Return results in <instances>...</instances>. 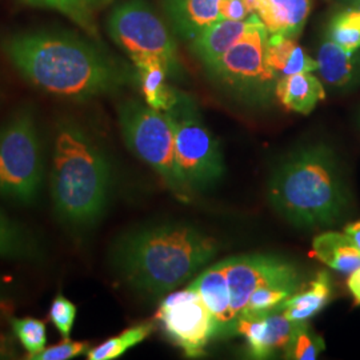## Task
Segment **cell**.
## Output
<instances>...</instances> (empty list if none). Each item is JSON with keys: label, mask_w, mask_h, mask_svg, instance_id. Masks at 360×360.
I'll list each match as a JSON object with an SVG mask.
<instances>
[{"label": "cell", "mask_w": 360, "mask_h": 360, "mask_svg": "<svg viewBox=\"0 0 360 360\" xmlns=\"http://www.w3.org/2000/svg\"><path fill=\"white\" fill-rule=\"evenodd\" d=\"M10 295H11L10 285L7 284L6 281H3V279L0 278V304L7 303L8 299H10Z\"/></svg>", "instance_id": "38"}, {"label": "cell", "mask_w": 360, "mask_h": 360, "mask_svg": "<svg viewBox=\"0 0 360 360\" xmlns=\"http://www.w3.org/2000/svg\"><path fill=\"white\" fill-rule=\"evenodd\" d=\"M311 0H270V11L262 19L270 35L296 39L307 23Z\"/></svg>", "instance_id": "22"}, {"label": "cell", "mask_w": 360, "mask_h": 360, "mask_svg": "<svg viewBox=\"0 0 360 360\" xmlns=\"http://www.w3.org/2000/svg\"><path fill=\"white\" fill-rule=\"evenodd\" d=\"M220 0H165V11L175 34L193 40L219 19Z\"/></svg>", "instance_id": "13"}, {"label": "cell", "mask_w": 360, "mask_h": 360, "mask_svg": "<svg viewBox=\"0 0 360 360\" xmlns=\"http://www.w3.org/2000/svg\"><path fill=\"white\" fill-rule=\"evenodd\" d=\"M316 63L323 82L334 89L349 87L360 77V59L356 52L347 51L330 39L323 40Z\"/></svg>", "instance_id": "17"}, {"label": "cell", "mask_w": 360, "mask_h": 360, "mask_svg": "<svg viewBox=\"0 0 360 360\" xmlns=\"http://www.w3.org/2000/svg\"><path fill=\"white\" fill-rule=\"evenodd\" d=\"M18 358V349L15 347L13 338L8 335L0 334V360Z\"/></svg>", "instance_id": "34"}, {"label": "cell", "mask_w": 360, "mask_h": 360, "mask_svg": "<svg viewBox=\"0 0 360 360\" xmlns=\"http://www.w3.org/2000/svg\"><path fill=\"white\" fill-rule=\"evenodd\" d=\"M227 282L231 296V309L238 319L248 303L251 294L267 285L300 288V274L295 266L272 255H242L224 260Z\"/></svg>", "instance_id": "11"}, {"label": "cell", "mask_w": 360, "mask_h": 360, "mask_svg": "<svg viewBox=\"0 0 360 360\" xmlns=\"http://www.w3.org/2000/svg\"><path fill=\"white\" fill-rule=\"evenodd\" d=\"M345 233L349 238V240L359 250L360 252V220L352 221L346 226Z\"/></svg>", "instance_id": "37"}, {"label": "cell", "mask_w": 360, "mask_h": 360, "mask_svg": "<svg viewBox=\"0 0 360 360\" xmlns=\"http://www.w3.org/2000/svg\"><path fill=\"white\" fill-rule=\"evenodd\" d=\"M347 287L355 300V304L360 306V267L351 272L347 281Z\"/></svg>", "instance_id": "36"}, {"label": "cell", "mask_w": 360, "mask_h": 360, "mask_svg": "<svg viewBox=\"0 0 360 360\" xmlns=\"http://www.w3.org/2000/svg\"><path fill=\"white\" fill-rule=\"evenodd\" d=\"M297 290L283 285H267L255 290L247 303L243 314H263L281 306L287 297L292 295Z\"/></svg>", "instance_id": "30"}, {"label": "cell", "mask_w": 360, "mask_h": 360, "mask_svg": "<svg viewBox=\"0 0 360 360\" xmlns=\"http://www.w3.org/2000/svg\"><path fill=\"white\" fill-rule=\"evenodd\" d=\"M77 304L62 292L56 294L52 299L49 309V319L60 334L62 339H70V335L77 322Z\"/></svg>", "instance_id": "31"}, {"label": "cell", "mask_w": 360, "mask_h": 360, "mask_svg": "<svg viewBox=\"0 0 360 360\" xmlns=\"http://www.w3.org/2000/svg\"><path fill=\"white\" fill-rule=\"evenodd\" d=\"M312 257H318L327 267L343 274H351L360 267L359 250L343 232H323L314 239Z\"/></svg>", "instance_id": "21"}, {"label": "cell", "mask_w": 360, "mask_h": 360, "mask_svg": "<svg viewBox=\"0 0 360 360\" xmlns=\"http://www.w3.org/2000/svg\"><path fill=\"white\" fill-rule=\"evenodd\" d=\"M44 183V154L34 110L26 105L0 127V196L18 205L38 200Z\"/></svg>", "instance_id": "5"}, {"label": "cell", "mask_w": 360, "mask_h": 360, "mask_svg": "<svg viewBox=\"0 0 360 360\" xmlns=\"http://www.w3.org/2000/svg\"><path fill=\"white\" fill-rule=\"evenodd\" d=\"M250 13H255L262 20L270 11V0H243Z\"/></svg>", "instance_id": "35"}, {"label": "cell", "mask_w": 360, "mask_h": 360, "mask_svg": "<svg viewBox=\"0 0 360 360\" xmlns=\"http://www.w3.org/2000/svg\"><path fill=\"white\" fill-rule=\"evenodd\" d=\"M333 294L331 276L326 271H319L312 281L306 285H300L296 292L287 297L281 307L288 321L309 322L331 302Z\"/></svg>", "instance_id": "15"}, {"label": "cell", "mask_w": 360, "mask_h": 360, "mask_svg": "<svg viewBox=\"0 0 360 360\" xmlns=\"http://www.w3.org/2000/svg\"><path fill=\"white\" fill-rule=\"evenodd\" d=\"M112 171L101 143L74 117L53 131L50 193L55 217L71 231L94 227L108 207Z\"/></svg>", "instance_id": "3"}, {"label": "cell", "mask_w": 360, "mask_h": 360, "mask_svg": "<svg viewBox=\"0 0 360 360\" xmlns=\"http://www.w3.org/2000/svg\"><path fill=\"white\" fill-rule=\"evenodd\" d=\"M266 62L276 77H288L318 70L315 59L309 58L296 39L284 35H270L266 50Z\"/></svg>", "instance_id": "19"}, {"label": "cell", "mask_w": 360, "mask_h": 360, "mask_svg": "<svg viewBox=\"0 0 360 360\" xmlns=\"http://www.w3.org/2000/svg\"><path fill=\"white\" fill-rule=\"evenodd\" d=\"M44 257L38 238L0 210V259L41 262Z\"/></svg>", "instance_id": "20"}, {"label": "cell", "mask_w": 360, "mask_h": 360, "mask_svg": "<svg viewBox=\"0 0 360 360\" xmlns=\"http://www.w3.org/2000/svg\"><path fill=\"white\" fill-rule=\"evenodd\" d=\"M251 23L252 15L242 22L218 20L205 28L196 38L191 40L193 51L202 60V63L210 68L243 37Z\"/></svg>", "instance_id": "16"}, {"label": "cell", "mask_w": 360, "mask_h": 360, "mask_svg": "<svg viewBox=\"0 0 360 360\" xmlns=\"http://www.w3.org/2000/svg\"><path fill=\"white\" fill-rule=\"evenodd\" d=\"M218 252L214 238L181 223H158L120 235L110 262L117 278L146 295L167 294Z\"/></svg>", "instance_id": "2"}, {"label": "cell", "mask_w": 360, "mask_h": 360, "mask_svg": "<svg viewBox=\"0 0 360 360\" xmlns=\"http://www.w3.org/2000/svg\"><path fill=\"white\" fill-rule=\"evenodd\" d=\"M119 124L131 153L153 168L175 196L187 202L191 191L176 163L174 129L167 114L129 101L119 107Z\"/></svg>", "instance_id": "6"}, {"label": "cell", "mask_w": 360, "mask_h": 360, "mask_svg": "<svg viewBox=\"0 0 360 360\" xmlns=\"http://www.w3.org/2000/svg\"><path fill=\"white\" fill-rule=\"evenodd\" d=\"M295 323L288 321L281 306L266 312V336H264V358L274 355L276 351L287 347Z\"/></svg>", "instance_id": "28"}, {"label": "cell", "mask_w": 360, "mask_h": 360, "mask_svg": "<svg viewBox=\"0 0 360 360\" xmlns=\"http://www.w3.org/2000/svg\"><path fill=\"white\" fill-rule=\"evenodd\" d=\"M0 49L19 75L58 98L86 102L112 94L129 71L86 39L65 32L34 31L10 35Z\"/></svg>", "instance_id": "1"}, {"label": "cell", "mask_w": 360, "mask_h": 360, "mask_svg": "<svg viewBox=\"0 0 360 360\" xmlns=\"http://www.w3.org/2000/svg\"><path fill=\"white\" fill-rule=\"evenodd\" d=\"M3 304H4V303H3ZM3 304H0V316H1L4 312H7V309H4Z\"/></svg>", "instance_id": "39"}, {"label": "cell", "mask_w": 360, "mask_h": 360, "mask_svg": "<svg viewBox=\"0 0 360 360\" xmlns=\"http://www.w3.org/2000/svg\"><path fill=\"white\" fill-rule=\"evenodd\" d=\"M136 68L141 90L146 104L166 112L178 101L179 91L169 87L167 77L171 70L165 60L156 56H144L132 60Z\"/></svg>", "instance_id": "14"}, {"label": "cell", "mask_w": 360, "mask_h": 360, "mask_svg": "<svg viewBox=\"0 0 360 360\" xmlns=\"http://www.w3.org/2000/svg\"><path fill=\"white\" fill-rule=\"evenodd\" d=\"M275 94L287 110L303 115L309 114L326 98L322 82L312 72L281 77L276 82Z\"/></svg>", "instance_id": "18"}, {"label": "cell", "mask_w": 360, "mask_h": 360, "mask_svg": "<svg viewBox=\"0 0 360 360\" xmlns=\"http://www.w3.org/2000/svg\"><path fill=\"white\" fill-rule=\"evenodd\" d=\"M269 30L252 13V23L215 65L207 68L215 80L245 96L269 94L276 75L266 62Z\"/></svg>", "instance_id": "9"}, {"label": "cell", "mask_w": 360, "mask_h": 360, "mask_svg": "<svg viewBox=\"0 0 360 360\" xmlns=\"http://www.w3.org/2000/svg\"><path fill=\"white\" fill-rule=\"evenodd\" d=\"M30 6L62 13L91 37L98 35L96 18L114 0H22Z\"/></svg>", "instance_id": "23"}, {"label": "cell", "mask_w": 360, "mask_h": 360, "mask_svg": "<svg viewBox=\"0 0 360 360\" xmlns=\"http://www.w3.org/2000/svg\"><path fill=\"white\" fill-rule=\"evenodd\" d=\"M235 334L245 336L248 345V354L255 359L264 358V336H266V312L242 314L236 319Z\"/></svg>", "instance_id": "29"}, {"label": "cell", "mask_w": 360, "mask_h": 360, "mask_svg": "<svg viewBox=\"0 0 360 360\" xmlns=\"http://www.w3.org/2000/svg\"><path fill=\"white\" fill-rule=\"evenodd\" d=\"M156 319L174 345L188 358L202 356L211 339L218 336V324L191 287L168 294L156 311Z\"/></svg>", "instance_id": "10"}, {"label": "cell", "mask_w": 360, "mask_h": 360, "mask_svg": "<svg viewBox=\"0 0 360 360\" xmlns=\"http://www.w3.org/2000/svg\"><path fill=\"white\" fill-rule=\"evenodd\" d=\"M154 331V324L141 323L129 327L117 336H114L87 352L89 360H114L124 355L129 349L144 342Z\"/></svg>", "instance_id": "24"}, {"label": "cell", "mask_w": 360, "mask_h": 360, "mask_svg": "<svg viewBox=\"0 0 360 360\" xmlns=\"http://www.w3.org/2000/svg\"><path fill=\"white\" fill-rule=\"evenodd\" d=\"M166 114L174 129L176 163L190 191L214 184L224 172L223 156L193 99L179 92Z\"/></svg>", "instance_id": "7"}, {"label": "cell", "mask_w": 360, "mask_h": 360, "mask_svg": "<svg viewBox=\"0 0 360 360\" xmlns=\"http://www.w3.org/2000/svg\"><path fill=\"white\" fill-rule=\"evenodd\" d=\"M108 34L131 60L156 56L167 63L171 72L176 68L178 50L168 27L144 0L119 3L107 22Z\"/></svg>", "instance_id": "8"}, {"label": "cell", "mask_w": 360, "mask_h": 360, "mask_svg": "<svg viewBox=\"0 0 360 360\" xmlns=\"http://www.w3.org/2000/svg\"><path fill=\"white\" fill-rule=\"evenodd\" d=\"M90 349V343L83 340H70L63 339L60 343L46 347L37 356L31 360H70L79 358L82 355H87Z\"/></svg>", "instance_id": "32"}, {"label": "cell", "mask_w": 360, "mask_h": 360, "mask_svg": "<svg viewBox=\"0 0 360 360\" xmlns=\"http://www.w3.org/2000/svg\"><path fill=\"white\" fill-rule=\"evenodd\" d=\"M326 38L349 52L360 49V10H347L335 15Z\"/></svg>", "instance_id": "26"}, {"label": "cell", "mask_w": 360, "mask_h": 360, "mask_svg": "<svg viewBox=\"0 0 360 360\" xmlns=\"http://www.w3.org/2000/svg\"><path fill=\"white\" fill-rule=\"evenodd\" d=\"M250 18V13L243 0H220L219 1V19L242 22Z\"/></svg>", "instance_id": "33"}, {"label": "cell", "mask_w": 360, "mask_h": 360, "mask_svg": "<svg viewBox=\"0 0 360 360\" xmlns=\"http://www.w3.org/2000/svg\"><path fill=\"white\" fill-rule=\"evenodd\" d=\"M324 349L322 336L315 334L307 322L295 323L292 336L284 348V358L292 360H315Z\"/></svg>", "instance_id": "27"}, {"label": "cell", "mask_w": 360, "mask_h": 360, "mask_svg": "<svg viewBox=\"0 0 360 360\" xmlns=\"http://www.w3.org/2000/svg\"><path fill=\"white\" fill-rule=\"evenodd\" d=\"M188 287L202 296L210 312L218 324V336L235 334L236 318L231 309V296L227 282V271L224 260L200 274Z\"/></svg>", "instance_id": "12"}, {"label": "cell", "mask_w": 360, "mask_h": 360, "mask_svg": "<svg viewBox=\"0 0 360 360\" xmlns=\"http://www.w3.org/2000/svg\"><path fill=\"white\" fill-rule=\"evenodd\" d=\"M269 198L283 218L309 229L336 223L349 200L340 167L324 146L303 148L278 166Z\"/></svg>", "instance_id": "4"}, {"label": "cell", "mask_w": 360, "mask_h": 360, "mask_svg": "<svg viewBox=\"0 0 360 360\" xmlns=\"http://www.w3.org/2000/svg\"><path fill=\"white\" fill-rule=\"evenodd\" d=\"M11 330L16 340L27 352L26 359L31 360L47 347L46 323L37 318H11Z\"/></svg>", "instance_id": "25"}]
</instances>
